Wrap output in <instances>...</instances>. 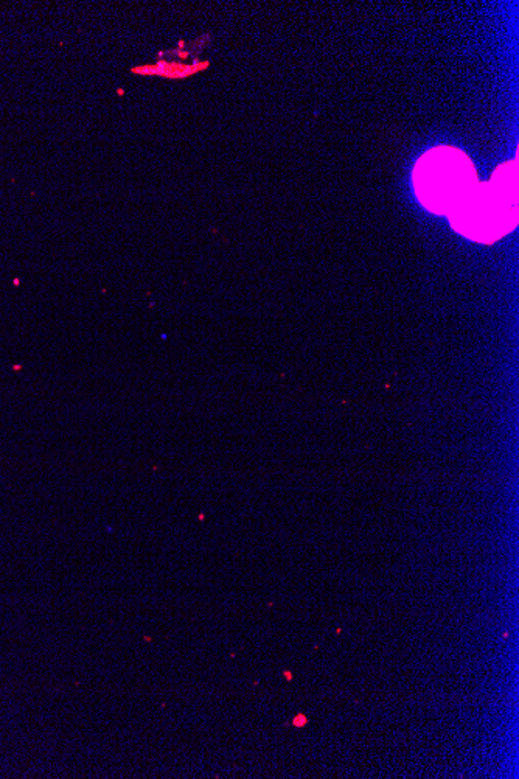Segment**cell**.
Here are the masks:
<instances>
[{"label": "cell", "instance_id": "cell-1", "mask_svg": "<svg viewBox=\"0 0 519 779\" xmlns=\"http://www.w3.org/2000/svg\"><path fill=\"white\" fill-rule=\"evenodd\" d=\"M512 168L502 165L492 181L487 184L479 182L467 200L454 210L450 220L459 234L476 242L492 243L515 228L518 193L516 172L510 176Z\"/></svg>", "mask_w": 519, "mask_h": 779}, {"label": "cell", "instance_id": "cell-2", "mask_svg": "<svg viewBox=\"0 0 519 779\" xmlns=\"http://www.w3.org/2000/svg\"><path fill=\"white\" fill-rule=\"evenodd\" d=\"M478 184L473 162L453 147L428 151L414 168L418 200L434 214L450 217Z\"/></svg>", "mask_w": 519, "mask_h": 779}]
</instances>
